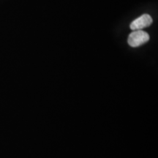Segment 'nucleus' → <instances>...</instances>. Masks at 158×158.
<instances>
[{
	"label": "nucleus",
	"instance_id": "f257e3e1",
	"mask_svg": "<svg viewBox=\"0 0 158 158\" xmlns=\"http://www.w3.org/2000/svg\"><path fill=\"white\" fill-rule=\"evenodd\" d=\"M149 40V35L143 30L133 31L128 37V44L135 48L147 43Z\"/></svg>",
	"mask_w": 158,
	"mask_h": 158
},
{
	"label": "nucleus",
	"instance_id": "f03ea898",
	"mask_svg": "<svg viewBox=\"0 0 158 158\" xmlns=\"http://www.w3.org/2000/svg\"><path fill=\"white\" fill-rule=\"evenodd\" d=\"M152 23V19L148 14H143L130 23V29L133 31L142 30V29L149 27Z\"/></svg>",
	"mask_w": 158,
	"mask_h": 158
}]
</instances>
